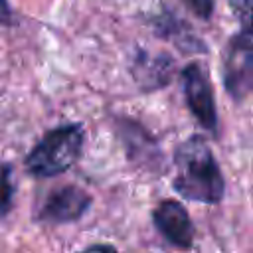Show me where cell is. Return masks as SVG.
Returning a JSON list of instances; mask_svg holds the SVG:
<instances>
[{
  "label": "cell",
  "mask_w": 253,
  "mask_h": 253,
  "mask_svg": "<svg viewBox=\"0 0 253 253\" xmlns=\"http://www.w3.org/2000/svg\"><path fill=\"white\" fill-rule=\"evenodd\" d=\"M176 164L178 172L174 178V188L180 196L206 204H215L221 200L223 178L208 144H204L200 138L188 140L180 148Z\"/></svg>",
  "instance_id": "cell-1"
},
{
  "label": "cell",
  "mask_w": 253,
  "mask_h": 253,
  "mask_svg": "<svg viewBox=\"0 0 253 253\" xmlns=\"http://www.w3.org/2000/svg\"><path fill=\"white\" fill-rule=\"evenodd\" d=\"M83 130L77 125L59 126L47 132L28 154L26 166L34 176L49 178L65 172L81 154Z\"/></svg>",
  "instance_id": "cell-2"
},
{
  "label": "cell",
  "mask_w": 253,
  "mask_h": 253,
  "mask_svg": "<svg viewBox=\"0 0 253 253\" xmlns=\"http://www.w3.org/2000/svg\"><path fill=\"white\" fill-rule=\"evenodd\" d=\"M223 81L227 93L241 101L253 89V34L241 32L233 36L223 55Z\"/></svg>",
  "instance_id": "cell-3"
},
{
  "label": "cell",
  "mask_w": 253,
  "mask_h": 253,
  "mask_svg": "<svg viewBox=\"0 0 253 253\" xmlns=\"http://www.w3.org/2000/svg\"><path fill=\"white\" fill-rule=\"evenodd\" d=\"M182 85L184 95L188 101L190 111L196 115V119L211 132L217 130V115L213 105V93L208 79V71L202 63H190L182 71Z\"/></svg>",
  "instance_id": "cell-4"
},
{
  "label": "cell",
  "mask_w": 253,
  "mask_h": 253,
  "mask_svg": "<svg viewBox=\"0 0 253 253\" xmlns=\"http://www.w3.org/2000/svg\"><path fill=\"white\" fill-rule=\"evenodd\" d=\"M89 204H91L89 194H85L83 190H79L75 186H67V188L53 192L45 200V204L40 211V217L43 221H49V223L73 221L85 213Z\"/></svg>",
  "instance_id": "cell-5"
},
{
  "label": "cell",
  "mask_w": 253,
  "mask_h": 253,
  "mask_svg": "<svg viewBox=\"0 0 253 253\" xmlns=\"http://www.w3.org/2000/svg\"><path fill=\"white\" fill-rule=\"evenodd\" d=\"M154 223L158 231L176 247H190L194 241V225L186 210L174 202L166 200L154 210Z\"/></svg>",
  "instance_id": "cell-6"
},
{
  "label": "cell",
  "mask_w": 253,
  "mask_h": 253,
  "mask_svg": "<svg viewBox=\"0 0 253 253\" xmlns=\"http://www.w3.org/2000/svg\"><path fill=\"white\" fill-rule=\"evenodd\" d=\"M12 204V182H10V168L4 166L0 170V215L10 210Z\"/></svg>",
  "instance_id": "cell-7"
},
{
  "label": "cell",
  "mask_w": 253,
  "mask_h": 253,
  "mask_svg": "<svg viewBox=\"0 0 253 253\" xmlns=\"http://www.w3.org/2000/svg\"><path fill=\"white\" fill-rule=\"evenodd\" d=\"M233 8L243 26V32L253 34V0H233Z\"/></svg>",
  "instance_id": "cell-8"
},
{
  "label": "cell",
  "mask_w": 253,
  "mask_h": 253,
  "mask_svg": "<svg viewBox=\"0 0 253 253\" xmlns=\"http://www.w3.org/2000/svg\"><path fill=\"white\" fill-rule=\"evenodd\" d=\"M186 6L200 18H210L211 16V8H213V2L211 0H184Z\"/></svg>",
  "instance_id": "cell-9"
},
{
  "label": "cell",
  "mask_w": 253,
  "mask_h": 253,
  "mask_svg": "<svg viewBox=\"0 0 253 253\" xmlns=\"http://www.w3.org/2000/svg\"><path fill=\"white\" fill-rule=\"evenodd\" d=\"M10 20H12V12L8 6V0H0V26L10 24Z\"/></svg>",
  "instance_id": "cell-10"
},
{
  "label": "cell",
  "mask_w": 253,
  "mask_h": 253,
  "mask_svg": "<svg viewBox=\"0 0 253 253\" xmlns=\"http://www.w3.org/2000/svg\"><path fill=\"white\" fill-rule=\"evenodd\" d=\"M81 253H119V251L115 247H111V245H91Z\"/></svg>",
  "instance_id": "cell-11"
}]
</instances>
